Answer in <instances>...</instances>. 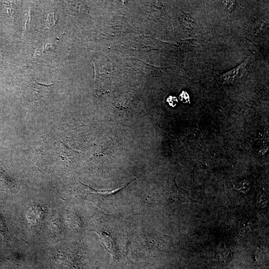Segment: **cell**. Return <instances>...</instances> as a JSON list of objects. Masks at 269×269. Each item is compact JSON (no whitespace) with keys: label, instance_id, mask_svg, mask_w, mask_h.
I'll use <instances>...</instances> for the list:
<instances>
[{"label":"cell","instance_id":"6da1fadb","mask_svg":"<svg viewBox=\"0 0 269 269\" xmlns=\"http://www.w3.org/2000/svg\"><path fill=\"white\" fill-rule=\"evenodd\" d=\"M136 180L134 179L116 189L105 191L94 189L80 182L81 192L83 198L93 202L104 212L108 213L116 206V201L122 191Z\"/></svg>","mask_w":269,"mask_h":269},{"label":"cell","instance_id":"7a4b0ae2","mask_svg":"<svg viewBox=\"0 0 269 269\" xmlns=\"http://www.w3.org/2000/svg\"><path fill=\"white\" fill-rule=\"evenodd\" d=\"M102 244L105 249L110 254L115 255L116 248L114 240L112 237L106 232H101L99 233Z\"/></svg>","mask_w":269,"mask_h":269},{"label":"cell","instance_id":"3957f363","mask_svg":"<svg viewBox=\"0 0 269 269\" xmlns=\"http://www.w3.org/2000/svg\"><path fill=\"white\" fill-rule=\"evenodd\" d=\"M176 187V189L174 190L171 196L173 200L181 203L196 202V201L190 198L187 191L178 188L177 186Z\"/></svg>","mask_w":269,"mask_h":269},{"label":"cell","instance_id":"277c9868","mask_svg":"<svg viewBox=\"0 0 269 269\" xmlns=\"http://www.w3.org/2000/svg\"><path fill=\"white\" fill-rule=\"evenodd\" d=\"M7 231L5 220L0 215V234L3 236L4 239L7 237Z\"/></svg>","mask_w":269,"mask_h":269},{"label":"cell","instance_id":"5b68a950","mask_svg":"<svg viewBox=\"0 0 269 269\" xmlns=\"http://www.w3.org/2000/svg\"><path fill=\"white\" fill-rule=\"evenodd\" d=\"M222 3L224 9L228 12L232 11L235 7V2L234 1H223Z\"/></svg>","mask_w":269,"mask_h":269},{"label":"cell","instance_id":"8992f818","mask_svg":"<svg viewBox=\"0 0 269 269\" xmlns=\"http://www.w3.org/2000/svg\"><path fill=\"white\" fill-rule=\"evenodd\" d=\"M0 269H1L0 268Z\"/></svg>","mask_w":269,"mask_h":269}]
</instances>
